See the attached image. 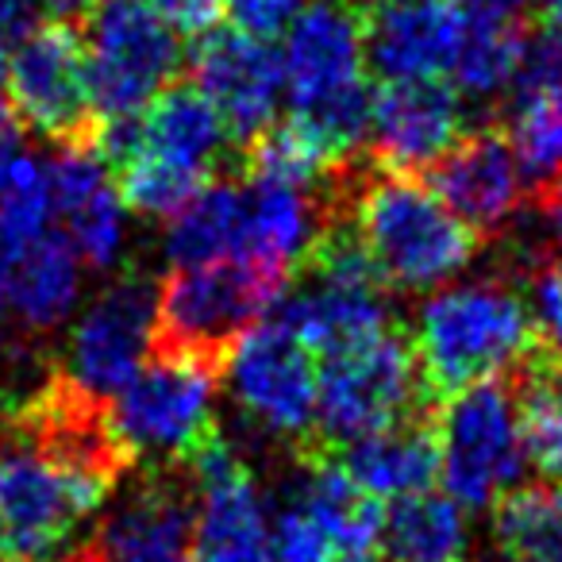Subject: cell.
<instances>
[{
	"label": "cell",
	"mask_w": 562,
	"mask_h": 562,
	"mask_svg": "<svg viewBox=\"0 0 562 562\" xmlns=\"http://www.w3.org/2000/svg\"><path fill=\"white\" fill-rule=\"evenodd\" d=\"M4 93H9V50L0 40V104H4Z\"/></svg>",
	"instance_id": "b9f144b4"
},
{
	"label": "cell",
	"mask_w": 562,
	"mask_h": 562,
	"mask_svg": "<svg viewBox=\"0 0 562 562\" xmlns=\"http://www.w3.org/2000/svg\"><path fill=\"white\" fill-rule=\"evenodd\" d=\"M528 313L536 339L547 347V359L562 367V262L536 266L528 285Z\"/></svg>",
	"instance_id": "d6a6232c"
},
{
	"label": "cell",
	"mask_w": 562,
	"mask_h": 562,
	"mask_svg": "<svg viewBox=\"0 0 562 562\" xmlns=\"http://www.w3.org/2000/svg\"><path fill=\"white\" fill-rule=\"evenodd\" d=\"M224 374L247 420L266 436L285 439L297 454L313 447L321 362L278 316L243 336Z\"/></svg>",
	"instance_id": "30bf717a"
},
{
	"label": "cell",
	"mask_w": 562,
	"mask_h": 562,
	"mask_svg": "<svg viewBox=\"0 0 562 562\" xmlns=\"http://www.w3.org/2000/svg\"><path fill=\"white\" fill-rule=\"evenodd\" d=\"M467 4H474L482 12H497V16H520V9L531 0H467Z\"/></svg>",
	"instance_id": "60d3db41"
},
{
	"label": "cell",
	"mask_w": 562,
	"mask_h": 562,
	"mask_svg": "<svg viewBox=\"0 0 562 562\" xmlns=\"http://www.w3.org/2000/svg\"><path fill=\"white\" fill-rule=\"evenodd\" d=\"M428 189L477 235L497 232L524 201V173L501 132L462 135L428 166Z\"/></svg>",
	"instance_id": "ac0fdd59"
},
{
	"label": "cell",
	"mask_w": 562,
	"mask_h": 562,
	"mask_svg": "<svg viewBox=\"0 0 562 562\" xmlns=\"http://www.w3.org/2000/svg\"><path fill=\"white\" fill-rule=\"evenodd\" d=\"M224 12L235 32L270 43L290 32L293 20L305 12V0H224Z\"/></svg>",
	"instance_id": "e575fe53"
},
{
	"label": "cell",
	"mask_w": 562,
	"mask_h": 562,
	"mask_svg": "<svg viewBox=\"0 0 562 562\" xmlns=\"http://www.w3.org/2000/svg\"><path fill=\"white\" fill-rule=\"evenodd\" d=\"M301 459V482L297 501L293 505L305 508L313 516L316 528L328 536L331 547L344 551H374L382 539V501L362 493L359 485L347 477V470L336 462L331 451H308Z\"/></svg>",
	"instance_id": "484cf974"
},
{
	"label": "cell",
	"mask_w": 562,
	"mask_h": 562,
	"mask_svg": "<svg viewBox=\"0 0 562 562\" xmlns=\"http://www.w3.org/2000/svg\"><path fill=\"white\" fill-rule=\"evenodd\" d=\"M196 477V562H266L270 528H266L262 493L247 462L216 439L193 459Z\"/></svg>",
	"instance_id": "2e32d148"
},
{
	"label": "cell",
	"mask_w": 562,
	"mask_h": 562,
	"mask_svg": "<svg viewBox=\"0 0 562 562\" xmlns=\"http://www.w3.org/2000/svg\"><path fill=\"white\" fill-rule=\"evenodd\" d=\"M285 328L316 355L351 351L370 339L393 331L390 301H385L382 281H331V278H313L301 293H285L273 308Z\"/></svg>",
	"instance_id": "44dd1931"
},
{
	"label": "cell",
	"mask_w": 562,
	"mask_h": 562,
	"mask_svg": "<svg viewBox=\"0 0 562 562\" xmlns=\"http://www.w3.org/2000/svg\"><path fill=\"white\" fill-rule=\"evenodd\" d=\"M43 0H0V40H24L32 27L43 24Z\"/></svg>",
	"instance_id": "8d00e7d4"
},
{
	"label": "cell",
	"mask_w": 562,
	"mask_h": 562,
	"mask_svg": "<svg viewBox=\"0 0 562 562\" xmlns=\"http://www.w3.org/2000/svg\"><path fill=\"white\" fill-rule=\"evenodd\" d=\"M539 40L562 50V0H543V35Z\"/></svg>",
	"instance_id": "f35d334b"
},
{
	"label": "cell",
	"mask_w": 562,
	"mask_h": 562,
	"mask_svg": "<svg viewBox=\"0 0 562 562\" xmlns=\"http://www.w3.org/2000/svg\"><path fill=\"white\" fill-rule=\"evenodd\" d=\"M155 281L139 278V273L109 285L81 313V321L74 324L70 351H66L70 355L66 374L81 390L93 393V397H116L150 355V344H155Z\"/></svg>",
	"instance_id": "8fae6325"
},
{
	"label": "cell",
	"mask_w": 562,
	"mask_h": 562,
	"mask_svg": "<svg viewBox=\"0 0 562 562\" xmlns=\"http://www.w3.org/2000/svg\"><path fill=\"white\" fill-rule=\"evenodd\" d=\"M4 301L27 331H50L74 313L81 293V258L63 232H43L4 255Z\"/></svg>",
	"instance_id": "d4e9b609"
},
{
	"label": "cell",
	"mask_w": 562,
	"mask_h": 562,
	"mask_svg": "<svg viewBox=\"0 0 562 562\" xmlns=\"http://www.w3.org/2000/svg\"><path fill=\"white\" fill-rule=\"evenodd\" d=\"M50 232V181L35 155L16 150L0 170V247L4 255Z\"/></svg>",
	"instance_id": "1f68e13d"
},
{
	"label": "cell",
	"mask_w": 562,
	"mask_h": 562,
	"mask_svg": "<svg viewBox=\"0 0 562 562\" xmlns=\"http://www.w3.org/2000/svg\"><path fill=\"white\" fill-rule=\"evenodd\" d=\"M290 270L258 258L173 266L158 285L150 351L189 359L224 378L235 347L290 293Z\"/></svg>",
	"instance_id": "7a4b0ae2"
},
{
	"label": "cell",
	"mask_w": 562,
	"mask_h": 562,
	"mask_svg": "<svg viewBox=\"0 0 562 562\" xmlns=\"http://www.w3.org/2000/svg\"><path fill=\"white\" fill-rule=\"evenodd\" d=\"M316 362H321V385H316V431L308 451H339L355 439L374 436L405 416L431 408L413 339L401 336L397 328Z\"/></svg>",
	"instance_id": "5b68a950"
},
{
	"label": "cell",
	"mask_w": 562,
	"mask_h": 562,
	"mask_svg": "<svg viewBox=\"0 0 562 562\" xmlns=\"http://www.w3.org/2000/svg\"><path fill=\"white\" fill-rule=\"evenodd\" d=\"M347 220L382 285L401 293L439 290L474 262L482 239L431 193L420 173L382 170L362 155L351 166Z\"/></svg>",
	"instance_id": "6da1fadb"
},
{
	"label": "cell",
	"mask_w": 562,
	"mask_h": 562,
	"mask_svg": "<svg viewBox=\"0 0 562 562\" xmlns=\"http://www.w3.org/2000/svg\"><path fill=\"white\" fill-rule=\"evenodd\" d=\"M50 216H58L74 255L93 270H109L124 250V212L120 189L97 147L63 150L47 170Z\"/></svg>",
	"instance_id": "d6986e66"
},
{
	"label": "cell",
	"mask_w": 562,
	"mask_h": 562,
	"mask_svg": "<svg viewBox=\"0 0 562 562\" xmlns=\"http://www.w3.org/2000/svg\"><path fill=\"white\" fill-rule=\"evenodd\" d=\"M531 40L520 27L516 16H497V12H482L470 4V27L467 40L459 47V58L451 66L454 93H467L474 101H490V97L505 93L516 86L528 63Z\"/></svg>",
	"instance_id": "83f0119b"
},
{
	"label": "cell",
	"mask_w": 562,
	"mask_h": 562,
	"mask_svg": "<svg viewBox=\"0 0 562 562\" xmlns=\"http://www.w3.org/2000/svg\"><path fill=\"white\" fill-rule=\"evenodd\" d=\"M493 539L505 562H562V482L513 485L493 505Z\"/></svg>",
	"instance_id": "f546056e"
},
{
	"label": "cell",
	"mask_w": 562,
	"mask_h": 562,
	"mask_svg": "<svg viewBox=\"0 0 562 562\" xmlns=\"http://www.w3.org/2000/svg\"><path fill=\"white\" fill-rule=\"evenodd\" d=\"M462 139V104L439 78L385 81L370 109V162L397 173H424Z\"/></svg>",
	"instance_id": "e0dca14e"
},
{
	"label": "cell",
	"mask_w": 562,
	"mask_h": 562,
	"mask_svg": "<svg viewBox=\"0 0 562 562\" xmlns=\"http://www.w3.org/2000/svg\"><path fill=\"white\" fill-rule=\"evenodd\" d=\"M4 273H9V266H4V247H0V301H4Z\"/></svg>",
	"instance_id": "ee69618b"
},
{
	"label": "cell",
	"mask_w": 562,
	"mask_h": 562,
	"mask_svg": "<svg viewBox=\"0 0 562 562\" xmlns=\"http://www.w3.org/2000/svg\"><path fill=\"white\" fill-rule=\"evenodd\" d=\"M539 212H543L547 235H551V239L559 243V250H562V178L539 189Z\"/></svg>",
	"instance_id": "74e56055"
},
{
	"label": "cell",
	"mask_w": 562,
	"mask_h": 562,
	"mask_svg": "<svg viewBox=\"0 0 562 562\" xmlns=\"http://www.w3.org/2000/svg\"><path fill=\"white\" fill-rule=\"evenodd\" d=\"M470 27L467 0H374L362 16L367 63L385 81L451 74Z\"/></svg>",
	"instance_id": "9a60e30c"
},
{
	"label": "cell",
	"mask_w": 562,
	"mask_h": 562,
	"mask_svg": "<svg viewBox=\"0 0 562 562\" xmlns=\"http://www.w3.org/2000/svg\"><path fill=\"white\" fill-rule=\"evenodd\" d=\"M536 347L528 301L501 281H467L439 290L416 316V367L431 401L485 378H505Z\"/></svg>",
	"instance_id": "3957f363"
},
{
	"label": "cell",
	"mask_w": 562,
	"mask_h": 562,
	"mask_svg": "<svg viewBox=\"0 0 562 562\" xmlns=\"http://www.w3.org/2000/svg\"><path fill=\"white\" fill-rule=\"evenodd\" d=\"M378 543H385V562H467V508L431 490L401 497L385 513Z\"/></svg>",
	"instance_id": "4316f807"
},
{
	"label": "cell",
	"mask_w": 562,
	"mask_h": 562,
	"mask_svg": "<svg viewBox=\"0 0 562 562\" xmlns=\"http://www.w3.org/2000/svg\"><path fill=\"white\" fill-rule=\"evenodd\" d=\"M93 508L32 447L9 439L0 447V528L4 554L16 562H47Z\"/></svg>",
	"instance_id": "5bb4252c"
},
{
	"label": "cell",
	"mask_w": 562,
	"mask_h": 562,
	"mask_svg": "<svg viewBox=\"0 0 562 562\" xmlns=\"http://www.w3.org/2000/svg\"><path fill=\"white\" fill-rule=\"evenodd\" d=\"M508 378L520 413L524 454L547 482H562V367L547 355H528Z\"/></svg>",
	"instance_id": "4dcf8cb0"
},
{
	"label": "cell",
	"mask_w": 562,
	"mask_h": 562,
	"mask_svg": "<svg viewBox=\"0 0 562 562\" xmlns=\"http://www.w3.org/2000/svg\"><path fill=\"white\" fill-rule=\"evenodd\" d=\"M243 250V186L216 178L170 220L166 258L173 266H204L239 258Z\"/></svg>",
	"instance_id": "f1b7e54d"
},
{
	"label": "cell",
	"mask_w": 562,
	"mask_h": 562,
	"mask_svg": "<svg viewBox=\"0 0 562 562\" xmlns=\"http://www.w3.org/2000/svg\"><path fill=\"white\" fill-rule=\"evenodd\" d=\"M9 93L20 127H32L63 150L97 147L104 120L89 93L81 32L70 20L40 24L16 43V55L9 58Z\"/></svg>",
	"instance_id": "9c48e42d"
},
{
	"label": "cell",
	"mask_w": 562,
	"mask_h": 562,
	"mask_svg": "<svg viewBox=\"0 0 562 562\" xmlns=\"http://www.w3.org/2000/svg\"><path fill=\"white\" fill-rule=\"evenodd\" d=\"M328 536L313 524L305 508L290 505L278 516L270 531V554L266 562H328Z\"/></svg>",
	"instance_id": "836d02e7"
},
{
	"label": "cell",
	"mask_w": 562,
	"mask_h": 562,
	"mask_svg": "<svg viewBox=\"0 0 562 562\" xmlns=\"http://www.w3.org/2000/svg\"><path fill=\"white\" fill-rule=\"evenodd\" d=\"M362 66H367L362 16L347 0L305 4V12L285 32L281 74H285V89H290L293 104L355 86V81H362Z\"/></svg>",
	"instance_id": "ffe728a7"
},
{
	"label": "cell",
	"mask_w": 562,
	"mask_h": 562,
	"mask_svg": "<svg viewBox=\"0 0 562 562\" xmlns=\"http://www.w3.org/2000/svg\"><path fill=\"white\" fill-rule=\"evenodd\" d=\"M436 420L439 477L462 508H493L520 482L524 454L513 378H485L443 397Z\"/></svg>",
	"instance_id": "52a82bcc"
},
{
	"label": "cell",
	"mask_w": 562,
	"mask_h": 562,
	"mask_svg": "<svg viewBox=\"0 0 562 562\" xmlns=\"http://www.w3.org/2000/svg\"><path fill=\"white\" fill-rule=\"evenodd\" d=\"M189 70H193V86L224 120V132L239 158L273 124V109L285 89L281 55L270 43L227 27V32L201 35Z\"/></svg>",
	"instance_id": "4fadbf2b"
},
{
	"label": "cell",
	"mask_w": 562,
	"mask_h": 562,
	"mask_svg": "<svg viewBox=\"0 0 562 562\" xmlns=\"http://www.w3.org/2000/svg\"><path fill=\"white\" fill-rule=\"evenodd\" d=\"M43 4H47L58 20H70V24H74V20L86 16V12L93 9L97 0H43Z\"/></svg>",
	"instance_id": "ab89813d"
},
{
	"label": "cell",
	"mask_w": 562,
	"mask_h": 562,
	"mask_svg": "<svg viewBox=\"0 0 562 562\" xmlns=\"http://www.w3.org/2000/svg\"><path fill=\"white\" fill-rule=\"evenodd\" d=\"M331 454L347 470V477L374 501L413 497V493L431 490V482L439 477V443L431 408L405 416L374 436L355 439Z\"/></svg>",
	"instance_id": "603a6c76"
},
{
	"label": "cell",
	"mask_w": 562,
	"mask_h": 562,
	"mask_svg": "<svg viewBox=\"0 0 562 562\" xmlns=\"http://www.w3.org/2000/svg\"><path fill=\"white\" fill-rule=\"evenodd\" d=\"M178 35H204L224 16V0H147Z\"/></svg>",
	"instance_id": "d590c367"
},
{
	"label": "cell",
	"mask_w": 562,
	"mask_h": 562,
	"mask_svg": "<svg viewBox=\"0 0 562 562\" xmlns=\"http://www.w3.org/2000/svg\"><path fill=\"white\" fill-rule=\"evenodd\" d=\"M193 467H150L139 490L86 539L89 562H196Z\"/></svg>",
	"instance_id": "7c38bea8"
},
{
	"label": "cell",
	"mask_w": 562,
	"mask_h": 562,
	"mask_svg": "<svg viewBox=\"0 0 562 562\" xmlns=\"http://www.w3.org/2000/svg\"><path fill=\"white\" fill-rule=\"evenodd\" d=\"M232 147L224 120L209 104V97L193 81L166 86L139 112V147L135 155L162 158L170 166H186L204 178H224V155Z\"/></svg>",
	"instance_id": "cb8c5ba5"
},
{
	"label": "cell",
	"mask_w": 562,
	"mask_h": 562,
	"mask_svg": "<svg viewBox=\"0 0 562 562\" xmlns=\"http://www.w3.org/2000/svg\"><path fill=\"white\" fill-rule=\"evenodd\" d=\"M81 47L101 120L143 112L186 66L181 35L147 0H97L86 12Z\"/></svg>",
	"instance_id": "ba28073f"
},
{
	"label": "cell",
	"mask_w": 562,
	"mask_h": 562,
	"mask_svg": "<svg viewBox=\"0 0 562 562\" xmlns=\"http://www.w3.org/2000/svg\"><path fill=\"white\" fill-rule=\"evenodd\" d=\"M508 147L524 173V186H551L562 178V50L536 40L524 74L513 86Z\"/></svg>",
	"instance_id": "7402d4cb"
},
{
	"label": "cell",
	"mask_w": 562,
	"mask_h": 562,
	"mask_svg": "<svg viewBox=\"0 0 562 562\" xmlns=\"http://www.w3.org/2000/svg\"><path fill=\"white\" fill-rule=\"evenodd\" d=\"M0 554H4V528H0Z\"/></svg>",
	"instance_id": "f6af8a7d"
},
{
	"label": "cell",
	"mask_w": 562,
	"mask_h": 562,
	"mask_svg": "<svg viewBox=\"0 0 562 562\" xmlns=\"http://www.w3.org/2000/svg\"><path fill=\"white\" fill-rule=\"evenodd\" d=\"M4 424L9 436L50 462L93 513L135 467L112 428L109 401L81 390L66 370L47 374L32 393L4 408Z\"/></svg>",
	"instance_id": "277c9868"
},
{
	"label": "cell",
	"mask_w": 562,
	"mask_h": 562,
	"mask_svg": "<svg viewBox=\"0 0 562 562\" xmlns=\"http://www.w3.org/2000/svg\"><path fill=\"white\" fill-rule=\"evenodd\" d=\"M336 562H382V559H378L374 551H344Z\"/></svg>",
	"instance_id": "7bdbcfd3"
},
{
	"label": "cell",
	"mask_w": 562,
	"mask_h": 562,
	"mask_svg": "<svg viewBox=\"0 0 562 562\" xmlns=\"http://www.w3.org/2000/svg\"><path fill=\"white\" fill-rule=\"evenodd\" d=\"M216 385V370L150 351L132 382L109 401L120 443L135 462L193 467L196 454L220 439Z\"/></svg>",
	"instance_id": "8992f818"
}]
</instances>
